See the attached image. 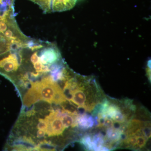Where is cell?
<instances>
[{
    "label": "cell",
    "instance_id": "6da1fadb",
    "mask_svg": "<svg viewBox=\"0 0 151 151\" xmlns=\"http://www.w3.org/2000/svg\"><path fill=\"white\" fill-rule=\"evenodd\" d=\"M38 5L45 13L63 12L72 9L76 0H29Z\"/></svg>",
    "mask_w": 151,
    "mask_h": 151
},
{
    "label": "cell",
    "instance_id": "7a4b0ae2",
    "mask_svg": "<svg viewBox=\"0 0 151 151\" xmlns=\"http://www.w3.org/2000/svg\"><path fill=\"white\" fill-rule=\"evenodd\" d=\"M61 114L58 111H52L45 117L47 127L45 133L48 136H58L61 134L65 129L61 119Z\"/></svg>",
    "mask_w": 151,
    "mask_h": 151
},
{
    "label": "cell",
    "instance_id": "3957f363",
    "mask_svg": "<svg viewBox=\"0 0 151 151\" xmlns=\"http://www.w3.org/2000/svg\"><path fill=\"white\" fill-rule=\"evenodd\" d=\"M24 35L18 38H11L0 34V57L3 56L11 51L17 41L25 37Z\"/></svg>",
    "mask_w": 151,
    "mask_h": 151
},
{
    "label": "cell",
    "instance_id": "277c9868",
    "mask_svg": "<svg viewBox=\"0 0 151 151\" xmlns=\"http://www.w3.org/2000/svg\"><path fill=\"white\" fill-rule=\"evenodd\" d=\"M77 126L82 129H88L92 128L93 126H96V123H97L96 119H94L92 116H89L86 113L78 115L76 118Z\"/></svg>",
    "mask_w": 151,
    "mask_h": 151
},
{
    "label": "cell",
    "instance_id": "5b68a950",
    "mask_svg": "<svg viewBox=\"0 0 151 151\" xmlns=\"http://www.w3.org/2000/svg\"><path fill=\"white\" fill-rule=\"evenodd\" d=\"M31 84V88L24 98V104L27 106H29L41 100L39 92L35 82H32Z\"/></svg>",
    "mask_w": 151,
    "mask_h": 151
},
{
    "label": "cell",
    "instance_id": "8992f818",
    "mask_svg": "<svg viewBox=\"0 0 151 151\" xmlns=\"http://www.w3.org/2000/svg\"><path fill=\"white\" fill-rule=\"evenodd\" d=\"M78 115H73L68 113H61V119L63 124L65 128L70 127H75L77 126L76 118Z\"/></svg>",
    "mask_w": 151,
    "mask_h": 151
},
{
    "label": "cell",
    "instance_id": "52a82bcc",
    "mask_svg": "<svg viewBox=\"0 0 151 151\" xmlns=\"http://www.w3.org/2000/svg\"><path fill=\"white\" fill-rule=\"evenodd\" d=\"M15 0H0V14H4L8 13L14 12Z\"/></svg>",
    "mask_w": 151,
    "mask_h": 151
},
{
    "label": "cell",
    "instance_id": "ba28073f",
    "mask_svg": "<svg viewBox=\"0 0 151 151\" xmlns=\"http://www.w3.org/2000/svg\"><path fill=\"white\" fill-rule=\"evenodd\" d=\"M147 139L145 136L142 135L137 136L136 139V150L143 148L145 146L146 143L147 141Z\"/></svg>",
    "mask_w": 151,
    "mask_h": 151
},
{
    "label": "cell",
    "instance_id": "9c48e42d",
    "mask_svg": "<svg viewBox=\"0 0 151 151\" xmlns=\"http://www.w3.org/2000/svg\"><path fill=\"white\" fill-rule=\"evenodd\" d=\"M38 124H37V128L38 129L43 130L46 132L47 125L46 121L45 119H40L39 120Z\"/></svg>",
    "mask_w": 151,
    "mask_h": 151
},
{
    "label": "cell",
    "instance_id": "30bf717a",
    "mask_svg": "<svg viewBox=\"0 0 151 151\" xmlns=\"http://www.w3.org/2000/svg\"><path fill=\"white\" fill-rule=\"evenodd\" d=\"M45 132L44 131L42 130L39 129L37 132V138H40L43 137H44L45 135Z\"/></svg>",
    "mask_w": 151,
    "mask_h": 151
}]
</instances>
